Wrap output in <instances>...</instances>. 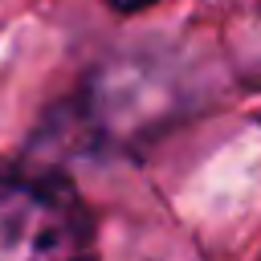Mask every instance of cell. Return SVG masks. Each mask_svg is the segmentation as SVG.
<instances>
[{"label":"cell","instance_id":"1","mask_svg":"<svg viewBox=\"0 0 261 261\" xmlns=\"http://www.w3.org/2000/svg\"><path fill=\"white\" fill-rule=\"evenodd\" d=\"M0 261H94V228L65 179H0Z\"/></svg>","mask_w":261,"mask_h":261},{"label":"cell","instance_id":"2","mask_svg":"<svg viewBox=\"0 0 261 261\" xmlns=\"http://www.w3.org/2000/svg\"><path fill=\"white\" fill-rule=\"evenodd\" d=\"M110 8H118V12H139V8H151L155 0H106Z\"/></svg>","mask_w":261,"mask_h":261}]
</instances>
